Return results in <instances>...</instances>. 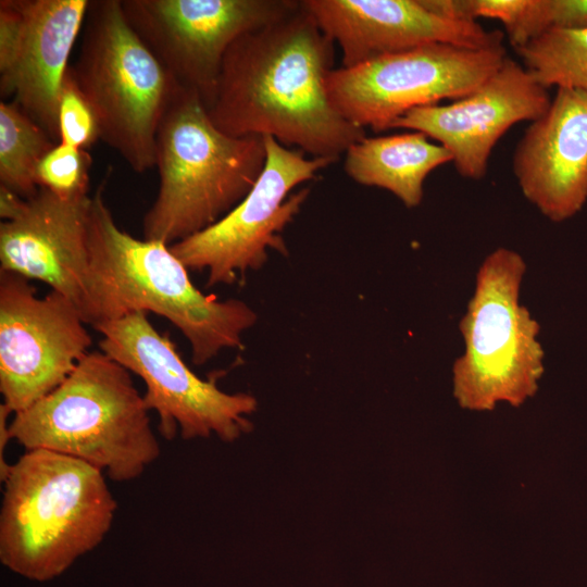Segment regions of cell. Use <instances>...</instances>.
<instances>
[{
	"label": "cell",
	"instance_id": "cell-1",
	"mask_svg": "<svg viewBox=\"0 0 587 587\" xmlns=\"http://www.w3.org/2000/svg\"><path fill=\"white\" fill-rule=\"evenodd\" d=\"M335 43L302 5L228 48L209 115L235 137L270 136L332 163L366 136L333 107L327 78Z\"/></svg>",
	"mask_w": 587,
	"mask_h": 587
},
{
	"label": "cell",
	"instance_id": "cell-2",
	"mask_svg": "<svg viewBox=\"0 0 587 587\" xmlns=\"http://www.w3.org/2000/svg\"><path fill=\"white\" fill-rule=\"evenodd\" d=\"M102 188L91 197L88 222L93 326L132 312L155 313L180 330L197 365L223 350L241 348L243 334L258 321L255 311L239 299L221 301L204 295L168 245L137 239L121 229Z\"/></svg>",
	"mask_w": 587,
	"mask_h": 587
},
{
	"label": "cell",
	"instance_id": "cell-3",
	"mask_svg": "<svg viewBox=\"0 0 587 587\" xmlns=\"http://www.w3.org/2000/svg\"><path fill=\"white\" fill-rule=\"evenodd\" d=\"M1 482L0 561L27 579L60 576L112 527L117 503L105 475L78 459L25 450Z\"/></svg>",
	"mask_w": 587,
	"mask_h": 587
},
{
	"label": "cell",
	"instance_id": "cell-4",
	"mask_svg": "<svg viewBox=\"0 0 587 587\" xmlns=\"http://www.w3.org/2000/svg\"><path fill=\"white\" fill-rule=\"evenodd\" d=\"M148 412L132 373L93 350L51 392L13 414L9 433L25 450L65 454L129 482L161 453Z\"/></svg>",
	"mask_w": 587,
	"mask_h": 587
},
{
	"label": "cell",
	"instance_id": "cell-5",
	"mask_svg": "<svg viewBox=\"0 0 587 587\" xmlns=\"http://www.w3.org/2000/svg\"><path fill=\"white\" fill-rule=\"evenodd\" d=\"M265 158L263 137L225 134L198 95L180 88L157 134L160 184L143 239L171 246L216 223L248 195Z\"/></svg>",
	"mask_w": 587,
	"mask_h": 587
},
{
	"label": "cell",
	"instance_id": "cell-6",
	"mask_svg": "<svg viewBox=\"0 0 587 587\" xmlns=\"http://www.w3.org/2000/svg\"><path fill=\"white\" fill-rule=\"evenodd\" d=\"M71 73L89 103L99 139L136 173L155 166L157 134L183 88L129 25L121 0H91Z\"/></svg>",
	"mask_w": 587,
	"mask_h": 587
},
{
	"label": "cell",
	"instance_id": "cell-7",
	"mask_svg": "<svg viewBox=\"0 0 587 587\" xmlns=\"http://www.w3.org/2000/svg\"><path fill=\"white\" fill-rule=\"evenodd\" d=\"M526 263L508 248L482 262L475 289L459 329L464 352L452 367L453 394L469 410H492L499 401L514 407L534 396L544 373L540 326L520 302Z\"/></svg>",
	"mask_w": 587,
	"mask_h": 587
},
{
	"label": "cell",
	"instance_id": "cell-8",
	"mask_svg": "<svg viewBox=\"0 0 587 587\" xmlns=\"http://www.w3.org/2000/svg\"><path fill=\"white\" fill-rule=\"evenodd\" d=\"M99 350L136 374L146 385L143 401L158 415L160 435L172 440L215 435L232 442L251 429L255 398L229 394L214 379L198 377L185 363L167 333H160L148 313L137 311L102 322Z\"/></svg>",
	"mask_w": 587,
	"mask_h": 587
},
{
	"label": "cell",
	"instance_id": "cell-9",
	"mask_svg": "<svg viewBox=\"0 0 587 587\" xmlns=\"http://www.w3.org/2000/svg\"><path fill=\"white\" fill-rule=\"evenodd\" d=\"M507 57L503 45L469 48L429 43L353 67L334 68L327 92L344 118L378 133L415 108L470 95Z\"/></svg>",
	"mask_w": 587,
	"mask_h": 587
},
{
	"label": "cell",
	"instance_id": "cell-10",
	"mask_svg": "<svg viewBox=\"0 0 587 587\" xmlns=\"http://www.w3.org/2000/svg\"><path fill=\"white\" fill-rule=\"evenodd\" d=\"M265 163L248 195L208 228L170 246L189 271H207V287L233 285L239 276L260 270L268 250L287 254L282 236L310 195L292 190L317 177L330 164L263 137Z\"/></svg>",
	"mask_w": 587,
	"mask_h": 587
},
{
	"label": "cell",
	"instance_id": "cell-11",
	"mask_svg": "<svg viewBox=\"0 0 587 587\" xmlns=\"http://www.w3.org/2000/svg\"><path fill=\"white\" fill-rule=\"evenodd\" d=\"M140 39L171 76L212 107L222 63L243 34L284 16L298 0H121Z\"/></svg>",
	"mask_w": 587,
	"mask_h": 587
},
{
	"label": "cell",
	"instance_id": "cell-12",
	"mask_svg": "<svg viewBox=\"0 0 587 587\" xmlns=\"http://www.w3.org/2000/svg\"><path fill=\"white\" fill-rule=\"evenodd\" d=\"M85 324L60 292L39 298L30 279L0 271V392L13 414L57 388L90 351Z\"/></svg>",
	"mask_w": 587,
	"mask_h": 587
},
{
	"label": "cell",
	"instance_id": "cell-13",
	"mask_svg": "<svg viewBox=\"0 0 587 587\" xmlns=\"http://www.w3.org/2000/svg\"><path fill=\"white\" fill-rule=\"evenodd\" d=\"M91 197L64 199L39 187L22 198L0 185V271L40 280L96 323L88 239Z\"/></svg>",
	"mask_w": 587,
	"mask_h": 587
},
{
	"label": "cell",
	"instance_id": "cell-14",
	"mask_svg": "<svg viewBox=\"0 0 587 587\" xmlns=\"http://www.w3.org/2000/svg\"><path fill=\"white\" fill-rule=\"evenodd\" d=\"M550 102L548 88L524 65L507 57L470 95L449 104L415 108L397 118L390 128L420 132L436 140L450 152L462 177L479 180L487 174L500 138L513 125L538 118Z\"/></svg>",
	"mask_w": 587,
	"mask_h": 587
},
{
	"label": "cell",
	"instance_id": "cell-15",
	"mask_svg": "<svg viewBox=\"0 0 587 587\" xmlns=\"http://www.w3.org/2000/svg\"><path fill=\"white\" fill-rule=\"evenodd\" d=\"M323 33L339 47L340 67L429 43L469 48L503 45V33L477 22L440 16L421 0H301Z\"/></svg>",
	"mask_w": 587,
	"mask_h": 587
},
{
	"label": "cell",
	"instance_id": "cell-16",
	"mask_svg": "<svg viewBox=\"0 0 587 587\" xmlns=\"http://www.w3.org/2000/svg\"><path fill=\"white\" fill-rule=\"evenodd\" d=\"M523 196L552 222L587 201V93L557 88L548 109L530 122L512 155Z\"/></svg>",
	"mask_w": 587,
	"mask_h": 587
},
{
	"label": "cell",
	"instance_id": "cell-17",
	"mask_svg": "<svg viewBox=\"0 0 587 587\" xmlns=\"http://www.w3.org/2000/svg\"><path fill=\"white\" fill-rule=\"evenodd\" d=\"M89 0H21L24 28L0 91L59 143L58 107L68 59L84 27Z\"/></svg>",
	"mask_w": 587,
	"mask_h": 587
},
{
	"label": "cell",
	"instance_id": "cell-18",
	"mask_svg": "<svg viewBox=\"0 0 587 587\" xmlns=\"http://www.w3.org/2000/svg\"><path fill=\"white\" fill-rule=\"evenodd\" d=\"M452 162L450 152L420 133L365 136L344 154V171L355 183L385 189L407 208L424 197V183L437 167Z\"/></svg>",
	"mask_w": 587,
	"mask_h": 587
},
{
	"label": "cell",
	"instance_id": "cell-19",
	"mask_svg": "<svg viewBox=\"0 0 587 587\" xmlns=\"http://www.w3.org/2000/svg\"><path fill=\"white\" fill-rule=\"evenodd\" d=\"M57 145L15 102H0V182L22 198L39 189L36 171Z\"/></svg>",
	"mask_w": 587,
	"mask_h": 587
},
{
	"label": "cell",
	"instance_id": "cell-20",
	"mask_svg": "<svg viewBox=\"0 0 587 587\" xmlns=\"http://www.w3.org/2000/svg\"><path fill=\"white\" fill-rule=\"evenodd\" d=\"M515 50L544 87L587 93V28L548 29Z\"/></svg>",
	"mask_w": 587,
	"mask_h": 587
},
{
	"label": "cell",
	"instance_id": "cell-21",
	"mask_svg": "<svg viewBox=\"0 0 587 587\" xmlns=\"http://www.w3.org/2000/svg\"><path fill=\"white\" fill-rule=\"evenodd\" d=\"M91 163L86 149L59 142L39 162L37 185L64 199L88 195Z\"/></svg>",
	"mask_w": 587,
	"mask_h": 587
},
{
	"label": "cell",
	"instance_id": "cell-22",
	"mask_svg": "<svg viewBox=\"0 0 587 587\" xmlns=\"http://www.w3.org/2000/svg\"><path fill=\"white\" fill-rule=\"evenodd\" d=\"M60 142L87 149L99 140L95 114L68 67L58 107Z\"/></svg>",
	"mask_w": 587,
	"mask_h": 587
},
{
	"label": "cell",
	"instance_id": "cell-23",
	"mask_svg": "<svg viewBox=\"0 0 587 587\" xmlns=\"http://www.w3.org/2000/svg\"><path fill=\"white\" fill-rule=\"evenodd\" d=\"M548 29L587 28V0H546Z\"/></svg>",
	"mask_w": 587,
	"mask_h": 587
}]
</instances>
